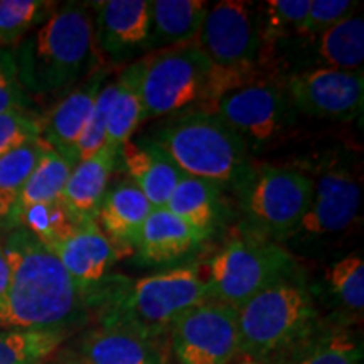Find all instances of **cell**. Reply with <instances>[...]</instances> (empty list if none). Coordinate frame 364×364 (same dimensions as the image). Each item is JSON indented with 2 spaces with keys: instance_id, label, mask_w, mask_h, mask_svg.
Segmentation results:
<instances>
[{
  "instance_id": "cell-1",
  "label": "cell",
  "mask_w": 364,
  "mask_h": 364,
  "mask_svg": "<svg viewBox=\"0 0 364 364\" xmlns=\"http://www.w3.org/2000/svg\"><path fill=\"white\" fill-rule=\"evenodd\" d=\"M4 241L11 287L0 326L66 334L85 324L88 297L51 250L24 228L11 230Z\"/></svg>"
},
{
  "instance_id": "cell-2",
  "label": "cell",
  "mask_w": 364,
  "mask_h": 364,
  "mask_svg": "<svg viewBox=\"0 0 364 364\" xmlns=\"http://www.w3.org/2000/svg\"><path fill=\"white\" fill-rule=\"evenodd\" d=\"M211 299L208 267L191 265L129 280L107 279L90 295L100 327L169 339L172 327L191 309Z\"/></svg>"
},
{
  "instance_id": "cell-3",
  "label": "cell",
  "mask_w": 364,
  "mask_h": 364,
  "mask_svg": "<svg viewBox=\"0 0 364 364\" xmlns=\"http://www.w3.org/2000/svg\"><path fill=\"white\" fill-rule=\"evenodd\" d=\"M19 80L34 98L71 91L97 68L93 17L88 6L68 2L12 49Z\"/></svg>"
},
{
  "instance_id": "cell-4",
  "label": "cell",
  "mask_w": 364,
  "mask_h": 364,
  "mask_svg": "<svg viewBox=\"0 0 364 364\" xmlns=\"http://www.w3.org/2000/svg\"><path fill=\"white\" fill-rule=\"evenodd\" d=\"M188 177L236 188L252 167L243 140L216 115L189 108L166 117L147 135Z\"/></svg>"
},
{
  "instance_id": "cell-5",
  "label": "cell",
  "mask_w": 364,
  "mask_h": 364,
  "mask_svg": "<svg viewBox=\"0 0 364 364\" xmlns=\"http://www.w3.org/2000/svg\"><path fill=\"white\" fill-rule=\"evenodd\" d=\"M236 314L240 354L258 364L279 359L321 321L312 290L299 272L267 287Z\"/></svg>"
},
{
  "instance_id": "cell-6",
  "label": "cell",
  "mask_w": 364,
  "mask_h": 364,
  "mask_svg": "<svg viewBox=\"0 0 364 364\" xmlns=\"http://www.w3.org/2000/svg\"><path fill=\"white\" fill-rule=\"evenodd\" d=\"M144 59L140 85L144 122L198 108L225 91L252 81L218 70L196 43L164 49Z\"/></svg>"
},
{
  "instance_id": "cell-7",
  "label": "cell",
  "mask_w": 364,
  "mask_h": 364,
  "mask_svg": "<svg viewBox=\"0 0 364 364\" xmlns=\"http://www.w3.org/2000/svg\"><path fill=\"white\" fill-rule=\"evenodd\" d=\"M211 299L240 309L282 279L297 273V263L279 241L245 230L208 263Z\"/></svg>"
},
{
  "instance_id": "cell-8",
  "label": "cell",
  "mask_w": 364,
  "mask_h": 364,
  "mask_svg": "<svg viewBox=\"0 0 364 364\" xmlns=\"http://www.w3.org/2000/svg\"><path fill=\"white\" fill-rule=\"evenodd\" d=\"M248 230L287 241L297 230L312 198V177L294 167L252 166L235 188Z\"/></svg>"
},
{
  "instance_id": "cell-9",
  "label": "cell",
  "mask_w": 364,
  "mask_h": 364,
  "mask_svg": "<svg viewBox=\"0 0 364 364\" xmlns=\"http://www.w3.org/2000/svg\"><path fill=\"white\" fill-rule=\"evenodd\" d=\"M198 108L225 122L250 152L277 142L292 129L297 113L285 88L267 80L236 86Z\"/></svg>"
},
{
  "instance_id": "cell-10",
  "label": "cell",
  "mask_w": 364,
  "mask_h": 364,
  "mask_svg": "<svg viewBox=\"0 0 364 364\" xmlns=\"http://www.w3.org/2000/svg\"><path fill=\"white\" fill-rule=\"evenodd\" d=\"M196 44L218 70L258 80L263 58L258 9L243 0H223L208 9Z\"/></svg>"
},
{
  "instance_id": "cell-11",
  "label": "cell",
  "mask_w": 364,
  "mask_h": 364,
  "mask_svg": "<svg viewBox=\"0 0 364 364\" xmlns=\"http://www.w3.org/2000/svg\"><path fill=\"white\" fill-rule=\"evenodd\" d=\"M169 336L179 364H230L240 354L236 309L213 299L186 312Z\"/></svg>"
},
{
  "instance_id": "cell-12",
  "label": "cell",
  "mask_w": 364,
  "mask_h": 364,
  "mask_svg": "<svg viewBox=\"0 0 364 364\" xmlns=\"http://www.w3.org/2000/svg\"><path fill=\"white\" fill-rule=\"evenodd\" d=\"M361 208V182L344 164L331 162L312 179V198L289 240L318 241L341 235L354 225Z\"/></svg>"
},
{
  "instance_id": "cell-13",
  "label": "cell",
  "mask_w": 364,
  "mask_h": 364,
  "mask_svg": "<svg viewBox=\"0 0 364 364\" xmlns=\"http://www.w3.org/2000/svg\"><path fill=\"white\" fill-rule=\"evenodd\" d=\"M285 91L295 110L316 118L349 122L363 113V71H295L287 80Z\"/></svg>"
},
{
  "instance_id": "cell-14",
  "label": "cell",
  "mask_w": 364,
  "mask_h": 364,
  "mask_svg": "<svg viewBox=\"0 0 364 364\" xmlns=\"http://www.w3.org/2000/svg\"><path fill=\"white\" fill-rule=\"evenodd\" d=\"M95 46L112 63H127L149 51L150 14L147 0L91 2Z\"/></svg>"
},
{
  "instance_id": "cell-15",
  "label": "cell",
  "mask_w": 364,
  "mask_h": 364,
  "mask_svg": "<svg viewBox=\"0 0 364 364\" xmlns=\"http://www.w3.org/2000/svg\"><path fill=\"white\" fill-rule=\"evenodd\" d=\"M51 252L86 297L108 279V272L122 250L103 233L97 221L81 223ZM90 306V304H88Z\"/></svg>"
},
{
  "instance_id": "cell-16",
  "label": "cell",
  "mask_w": 364,
  "mask_h": 364,
  "mask_svg": "<svg viewBox=\"0 0 364 364\" xmlns=\"http://www.w3.org/2000/svg\"><path fill=\"white\" fill-rule=\"evenodd\" d=\"M108 75H110L108 70L97 68L81 83L76 85V88L68 91L66 97H63L61 102L54 105L53 110L43 118L41 139L68 159L73 167H75L73 154H75L76 144L83 134L100 90L108 81Z\"/></svg>"
},
{
  "instance_id": "cell-17",
  "label": "cell",
  "mask_w": 364,
  "mask_h": 364,
  "mask_svg": "<svg viewBox=\"0 0 364 364\" xmlns=\"http://www.w3.org/2000/svg\"><path fill=\"white\" fill-rule=\"evenodd\" d=\"M295 51L304 53V70H346L363 71L364 61V21L361 16L349 17L331 29L306 38L284 39Z\"/></svg>"
},
{
  "instance_id": "cell-18",
  "label": "cell",
  "mask_w": 364,
  "mask_h": 364,
  "mask_svg": "<svg viewBox=\"0 0 364 364\" xmlns=\"http://www.w3.org/2000/svg\"><path fill=\"white\" fill-rule=\"evenodd\" d=\"M122 169L154 209L166 208L176 186L184 177L159 145L149 136L130 139L118 152Z\"/></svg>"
},
{
  "instance_id": "cell-19",
  "label": "cell",
  "mask_w": 364,
  "mask_h": 364,
  "mask_svg": "<svg viewBox=\"0 0 364 364\" xmlns=\"http://www.w3.org/2000/svg\"><path fill=\"white\" fill-rule=\"evenodd\" d=\"M169 339L147 338L136 332L95 327L80 341L81 364H167Z\"/></svg>"
},
{
  "instance_id": "cell-20",
  "label": "cell",
  "mask_w": 364,
  "mask_h": 364,
  "mask_svg": "<svg viewBox=\"0 0 364 364\" xmlns=\"http://www.w3.org/2000/svg\"><path fill=\"white\" fill-rule=\"evenodd\" d=\"M270 364H363V341L346 318L318 321L299 344Z\"/></svg>"
},
{
  "instance_id": "cell-21",
  "label": "cell",
  "mask_w": 364,
  "mask_h": 364,
  "mask_svg": "<svg viewBox=\"0 0 364 364\" xmlns=\"http://www.w3.org/2000/svg\"><path fill=\"white\" fill-rule=\"evenodd\" d=\"M206 238L208 235L172 215L169 209L159 208L145 220L134 250L139 262L159 265L179 260Z\"/></svg>"
},
{
  "instance_id": "cell-22",
  "label": "cell",
  "mask_w": 364,
  "mask_h": 364,
  "mask_svg": "<svg viewBox=\"0 0 364 364\" xmlns=\"http://www.w3.org/2000/svg\"><path fill=\"white\" fill-rule=\"evenodd\" d=\"M118 162V154L108 147L73 167L63 191L61 203L78 225L98 220L103 196ZM98 223V221H97Z\"/></svg>"
},
{
  "instance_id": "cell-23",
  "label": "cell",
  "mask_w": 364,
  "mask_h": 364,
  "mask_svg": "<svg viewBox=\"0 0 364 364\" xmlns=\"http://www.w3.org/2000/svg\"><path fill=\"white\" fill-rule=\"evenodd\" d=\"M152 211L149 199L125 179L107 189L97 221L118 248L134 250L140 230Z\"/></svg>"
},
{
  "instance_id": "cell-24",
  "label": "cell",
  "mask_w": 364,
  "mask_h": 364,
  "mask_svg": "<svg viewBox=\"0 0 364 364\" xmlns=\"http://www.w3.org/2000/svg\"><path fill=\"white\" fill-rule=\"evenodd\" d=\"M209 4L204 0H154L149 2V51H164L196 43Z\"/></svg>"
},
{
  "instance_id": "cell-25",
  "label": "cell",
  "mask_w": 364,
  "mask_h": 364,
  "mask_svg": "<svg viewBox=\"0 0 364 364\" xmlns=\"http://www.w3.org/2000/svg\"><path fill=\"white\" fill-rule=\"evenodd\" d=\"M144 66L145 59L142 58L140 61L124 68V71L117 76V93L110 107L107 139H105V147L117 154L144 122L142 90H140Z\"/></svg>"
},
{
  "instance_id": "cell-26",
  "label": "cell",
  "mask_w": 364,
  "mask_h": 364,
  "mask_svg": "<svg viewBox=\"0 0 364 364\" xmlns=\"http://www.w3.org/2000/svg\"><path fill=\"white\" fill-rule=\"evenodd\" d=\"M166 209L209 236L223 213V188L211 181L184 176L171 194Z\"/></svg>"
},
{
  "instance_id": "cell-27",
  "label": "cell",
  "mask_w": 364,
  "mask_h": 364,
  "mask_svg": "<svg viewBox=\"0 0 364 364\" xmlns=\"http://www.w3.org/2000/svg\"><path fill=\"white\" fill-rule=\"evenodd\" d=\"M73 169V164L48 145L43 157L27 179L24 189L4 223V230H16L19 218L29 208L59 201Z\"/></svg>"
},
{
  "instance_id": "cell-28",
  "label": "cell",
  "mask_w": 364,
  "mask_h": 364,
  "mask_svg": "<svg viewBox=\"0 0 364 364\" xmlns=\"http://www.w3.org/2000/svg\"><path fill=\"white\" fill-rule=\"evenodd\" d=\"M46 149L48 144L38 136L0 157V228H4Z\"/></svg>"
},
{
  "instance_id": "cell-29",
  "label": "cell",
  "mask_w": 364,
  "mask_h": 364,
  "mask_svg": "<svg viewBox=\"0 0 364 364\" xmlns=\"http://www.w3.org/2000/svg\"><path fill=\"white\" fill-rule=\"evenodd\" d=\"M58 6L53 0H0V48H16L48 21Z\"/></svg>"
},
{
  "instance_id": "cell-30",
  "label": "cell",
  "mask_w": 364,
  "mask_h": 364,
  "mask_svg": "<svg viewBox=\"0 0 364 364\" xmlns=\"http://www.w3.org/2000/svg\"><path fill=\"white\" fill-rule=\"evenodd\" d=\"M66 334L12 329L0 332V364H44Z\"/></svg>"
},
{
  "instance_id": "cell-31",
  "label": "cell",
  "mask_w": 364,
  "mask_h": 364,
  "mask_svg": "<svg viewBox=\"0 0 364 364\" xmlns=\"http://www.w3.org/2000/svg\"><path fill=\"white\" fill-rule=\"evenodd\" d=\"M329 294L344 312L361 317L364 309V260L353 253L336 262L326 273Z\"/></svg>"
},
{
  "instance_id": "cell-32",
  "label": "cell",
  "mask_w": 364,
  "mask_h": 364,
  "mask_svg": "<svg viewBox=\"0 0 364 364\" xmlns=\"http://www.w3.org/2000/svg\"><path fill=\"white\" fill-rule=\"evenodd\" d=\"M311 0H268L258 6L263 46L297 38L306 21Z\"/></svg>"
},
{
  "instance_id": "cell-33",
  "label": "cell",
  "mask_w": 364,
  "mask_h": 364,
  "mask_svg": "<svg viewBox=\"0 0 364 364\" xmlns=\"http://www.w3.org/2000/svg\"><path fill=\"white\" fill-rule=\"evenodd\" d=\"M76 226L78 223L73 220L61 199L29 208L22 213L17 223V228H24L49 250L66 238Z\"/></svg>"
},
{
  "instance_id": "cell-34",
  "label": "cell",
  "mask_w": 364,
  "mask_h": 364,
  "mask_svg": "<svg viewBox=\"0 0 364 364\" xmlns=\"http://www.w3.org/2000/svg\"><path fill=\"white\" fill-rule=\"evenodd\" d=\"M117 93V78L107 81L103 88L100 90L97 102H95L93 110L90 113L88 122H86L83 134H81L78 144H76L75 154H73V162L75 166L81 161H86L91 156L105 147V139H107L108 117H110V107Z\"/></svg>"
},
{
  "instance_id": "cell-35",
  "label": "cell",
  "mask_w": 364,
  "mask_h": 364,
  "mask_svg": "<svg viewBox=\"0 0 364 364\" xmlns=\"http://www.w3.org/2000/svg\"><path fill=\"white\" fill-rule=\"evenodd\" d=\"M43 130V118L31 110L0 113V157L17 149L27 140L38 139Z\"/></svg>"
},
{
  "instance_id": "cell-36",
  "label": "cell",
  "mask_w": 364,
  "mask_h": 364,
  "mask_svg": "<svg viewBox=\"0 0 364 364\" xmlns=\"http://www.w3.org/2000/svg\"><path fill=\"white\" fill-rule=\"evenodd\" d=\"M358 2H353V0H311L307 17L300 27L297 38L324 33V31L354 16Z\"/></svg>"
},
{
  "instance_id": "cell-37",
  "label": "cell",
  "mask_w": 364,
  "mask_h": 364,
  "mask_svg": "<svg viewBox=\"0 0 364 364\" xmlns=\"http://www.w3.org/2000/svg\"><path fill=\"white\" fill-rule=\"evenodd\" d=\"M31 110V98L19 80L12 49L0 48V113Z\"/></svg>"
},
{
  "instance_id": "cell-38",
  "label": "cell",
  "mask_w": 364,
  "mask_h": 364,
  "mask_svg": "<svg viewBox=\"0 0 364 364\" xmlns=\"http://www.w3.org/2000/svg\"><path fill=\"white\" fill-rule=\"evenodd\" d=\"M9 287H11V267H9L6 250H4V241L0 238V318L6 312Z\"/></svg>"
},
{
  "instance_id": "cell-39",
  "label": "cell",
  "mask_w": 364,
  "mask_h": 364,
  "mask_svg": "<svg viewBox=\"0 0 364 364\" xmlns=\"http://www.w3.org/2000/svg\"><path fill=\"white\" fill-rule=\"evenodd\" d=\"M238 364H258V363H255V361H250V359H245V361H241V363H238Z\"/></svg>"
},
{
  "instance_id": "cell-40",
  "label": "cell",
  "mask_w": 364,
  "mask_h": 364,
  "mask_svg": "<svg viewBox=\"0 0 364 364\" xmlns=\"http://www.w3.org/2000/svg\"><path fill=\"white\" fill-rule=\"evenodd\" d=\"M63 364H81L80 361H66V363H63Z\"/></svg>"
}]
</instances>
